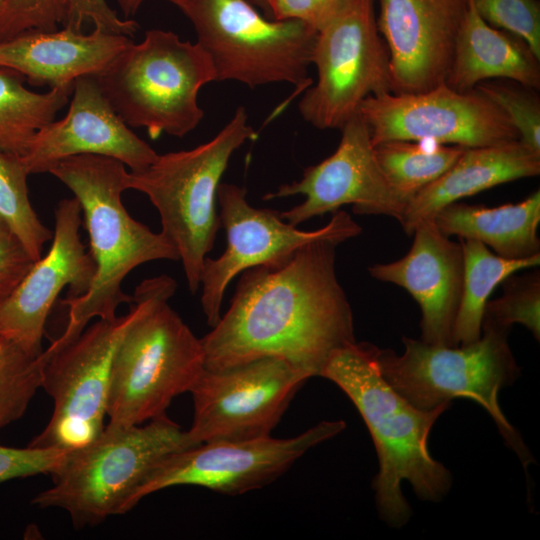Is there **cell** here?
<instances>
[{"instance_id":"74e56055","label":"cell","mask_w":540,"mask_h":540,"mask_svg":"<svg viewBox=\"0 0 540 540\" xmlns=\"http://www.w3.org/2000/svg\"><path fill=\"white\" fill-rule=\"evenodd\" d=\"M145 0H117L118 5L126 18L136 14ZM178 6L180 0H166Z\"/></svg>"},{"instance_id":"1f68e13d","label":"cell","mask_w":540,"mask_h":540,"mask_svg":"<svg viewBox=\"0 0 540 540\" xmlns=\"http://www.w3.org/2000/svg\"><path fill=\"white\" fill-rule=\"evenodd\" d=\"M472 2L486 23L521 38L540 59L538 0H472Z\"/></svg>"},{"instance_id":"52a82bcc","label":"cell","mask_w":540,"mask_h":540,"mask_svg":"<svg viewBox=\"0 0 540 540\" xmlns=\"http://www.w3.org/2000/svg\"><path fill=\"white\" fill-rule=\"evenodd\" d=\"M195 446L187 431L163 416L125 428L105 426L92 442L68 451L50 474L52 485L32 504L66 511L77 528L130 511V501L164 458Z\"/></svg>"},{"instance_id":"836d02e7","label":"cell","mask_w":540,"mask_h":540,"mask_svg":"<svg viewBox=\"0 0 540 540\" xmlns=\"http://www.w3.org/2000/svg\"><path fill=\"white\" fill-rule=\"evenodd\" d=\"M62 26L82 31V26L91 21L95 28L105 32L131 37L138 24L130 19H121L105 0H60Z\"/></svg>"},{"instance_id":"603a6c76","label":"cell","mask_w":540,"mask_h":540,"mask_svg":"<svg viewBox=\"0 0 540 540\" xmlns=\"http://www.w3.org/2000/svg\"><path fill=\"white\" fill-rule=\"evenodd\" d=\"M539 62L525 41L490 26L468 0L445 83L465 92L481 82L504 79L538 90Z\"/></svg>"},{"instance_id":"d4e9b609","label":"cell","mask_w":540,"mask_h":540,"mask_svg":"<svg viewBox=\"0 0 540 540\" xmlns=\"http://www.w3.org/2000/svg\"><path fill=\"white\" fill-rule=\"evenodd\" d=\"M459 241L464 256V279L453 331L454 346L468 345L481 337L485 306L499 283L519 270L540 264V254L525 259H508L495 254L479 241Z\"/></svg>"},{"instance_id":"e575fe53","label":"cell","mask_w":540,"mask_h":540,"mask_svg":"<svg viewBox=\"0 0 540 540\" xmlns=\"http://www.w3.org/2000/svg\"><path fill=\"white\" fill-rule=\"evenodd\" d=\"M68 451L27 446L15 448L0 445V483L39 474H52Z\"/></svg>"},{"instance_id":"9a60e30c","label":"cell","mask_w":540,"mask_h":540,"mask_svg":"<svg viewBox=\"0 0 540 540\" xmlns=\"http://www.w3.org/2000/svg\"><path fill=\"white\" fill-rule=\"evenodd\" d=\"M217 200L226 248L219 257L205 259L200 281L201 306L210 327L219 321L226 288L238 274L285 257L310 242L332 239L342 243L362 231L342 210L333 212L321 228L301 230L276 210L252 206L247 190L235 184L221 183Z\"/></svg>"},{"instance_id":"7a4b0ae2","label":"cell","mask_w":540,"mask_h":540,"mask_svg":"<svg viewBox=\"0 0 540 540\" xmlns=\"http://www.w3.org/2000/svg\"><path fill=\"white\" fill-rule=\"evenodd\" d=\"M377 349L369 342L348 343L330 355L320 376L335 383L362 416L378 456L372 487L379 516L400 528L412 515L401 490L403 480L423 501L439 502L451 488V472L428 449L431 429L451 402L432 410L413 406L381 376Z\"/></svg>"},{"instance_id":"d6986e66","label":"cell","mask_w":540,"mask_h":540,"mask_svg":"<svg viewBox=\"0 0 540 540\" xmlns=\"http://www.w3.org/2000/svg\"><path fill=\"white\" fill-rule=\"evenodd\" d=\"M71 96L67 114L41 127L21 156L29 174L48 173L58 161L83 154L114 158L131 172L158 157L117 114L94 75L77 78Z\"/></svg>"},{"instance_id":"9c48e42d","label":"cell","mask_w":540,"mask_h":540,"mask_svg":"<svg viewBox=\"0 0 540 540\" xmlns=\"http://www.w3.org/2000/svg\"><path fill=\"white\" fill-rule=\"evenodd\" d=\"M178 7L193 24L216 81L250 88L289 83L304 90L312 85L308 68L318 31L306 23L264 17L248 0H180Z\"/></svg>"},{"instance_id":"f1b7e54d","label":"cell","mask_w":540,"mask_h":540,"mask_svg":"<svg viewBox=\"0 0 540 540\" xmlns=\"http://www.w3.org/2000/svg\"><path fill=\"white\" fill-rule=\"evenodd\" d=\"M43 362L0 336V430L19 420L41 388Z\"/></svg>"},{"instance_id":"ab89813d","label":"cell","mask_w":540,"mask_h":540,"mask_svg":"<svg viewBox=\"0 0 540 540\" xmlns=\"http://www.w3.org/2000/svg\"><path fill=\"white\" fill-rule=\"evenodd\" d=\"M1 1H2V0H0V4H1Z\"/></svg>"},{"instance_id":"83f0119b","label":"cell","mask_w":540,"mask_h":540,"mask_svg":"<svg viewBox=\"0 0 540 540\" xmlns=\"http://www.w3.org/2000/svg\"><path fill=\"white\" fill-rule=\"evenodd\" d=\"M28 175L20 155L0 152V217L37 261L53 232L41 222L32 207Z\"/></svg>"},{"instance_id":"e0dca14e","label":"cell","mask_w":540,"mask_h":540,"mask_svg":"<svg viewBox=\"0 0 540 540\" xmlns=\"http://www.w3.org/2000/svg\"><path fill=\"white\" fill-rule=\"evenodd\" d=\"M79 201L61 200L49 251L34 262L25 277L0 306V336L27 354L39 357L46 320L58 295L70 286L69 297L83 295L96 271L95 261L80 239Z\"/></svg>"},{"instance_id":"484cf974","label":"cell","mask_w":540,"mask_h":540,"mask_svg":"<svg viewBox=\"0 0 540 540\" xmlns=\"http://www.w3.org/2000/svg\"><path fill=\"white\" fill-rule=\"evenodd\" d=\"M19 72L0 66V152L23 156L36 132L69 101L73 88L37 93Z\"/></svg>"},{"instance_id":"5bb4252c","label":"cell","mask_w":540,"mask_h":540,"mask_svg":"<svg viewBox=\"0 0 540 540\" xmlns=\"http://www.w3.org/2000/svg\"><path fill=\"white\" fill-rule=\"evenodd\" d=\"M358 113L373 145L406 140L472 148L519 140L505 113L484 94L445 82L423 92L368 96Z\"/></svg>"},{"instance_id":"f546056e","label":"cell","mask_w":540,"mask_h":540,"mask_svg":"<svg viewBox=\"0 0 540 540\" xmlns=\"http://www.w3.org/2000/svg\"><path fill=\"white\" fill-rule=\"evenodd\" d=\"M475 89L505 113L516 129L519 141L540 154V98L537 90L504 79L481 82Z\"/></svg>"},{"instance_id":"8992f818","label":"cell","mask_w":540,"mask_h":540,"mask_svg":"<svg viewBox=\"0 0 540 540\" xmlns=\"http://www.w3.org/2000/svg\"><path fill=\"white\" fill-rule=\"evenodd\" d=\"M509 330L482 322L481 337L468 345L441 346L403 337L404 351L377 349L383 379L418 409L432 410L455 397L480 404L525 471L534 458L499 405V392L520 375L509 347Z\"/></svg>"},{"instance_id":"44dd1931","label":"cell","mask_w":540,"mask_h":540,"mask_svg":"<svg viewBox=\"0 0 540 540\" xmlns=\"http://www.w3.org/2000/svg\"><path fill=\"white\" fill-rule=\"evenodd\" d=\"M130 42L98 28L89 34L67 27L29 30L0 42V66L19 72L31 85L73 88L77 78L103 70Z\"/></svg>"},{"instance_id":"6da1fadb","label":"cell","mask_w":540,"mask_h":540,"mask_svg":"<svg viewBox=\"0 0 540 540\" xmlns=\"http://www.w3.org/2000/svg\"><path fill=\"white\" fill-rule=\"evenodd\" d=\"M332 239L243 271L228 310L201 338L205 368L282 358L320 376L330 355L356 341L353 313L336 274Z\"/></svg>"},{"instance_id":"d590c367","label":"cell","mask_w":540,"mask_h":540,"mask_svg":"<svg viewBox=\"0 0 540 540\" xmlns=\"http://www.w3.org/2000/svg\"><path fill=\"white\" fill-rule=\"evenodd\" d=\"M354 0H272L270 19L298 20L320 31Z\"/></svg>"},{"instance_id":"ffe728a7","label":"cell","mask_w":540,"mask_h":540,"mask_svg":"<svg viewBox=\"0 0 540 540\" xmlns=\"http://www.w3.org/2000/svg\"><path fill=\"white\" fill-rule=\"evenodd\" d=\"M407 254L369 267L370 275L404 288L421 309V340L454 346L453 331L460 306L464 256L460 241L443 234L434 219L420 222Z\"/></svg>"},{"instance_id":"2e32d148","label":"cell","mask_w":540,"mask_h":540,"mask_svg":"<svg viewBox=\"0 0 540 540\" xmlns=\"http://www.w3.org/2000/svg\"><path fill=\"white\" fill-rule=\"evenodd\" d=\"M340 143L333 154L304 169L301 179L281 185L263 199L304 195L302 203L280 216L297 226L313 217L352 204L359 215H386L400 220L404 203L398 198L375 157L368 128L359 113L341 128Z\"/></svg>"},{"instance_id":"3957f363","label":"cell","mask_w":540,"mask_h":540,"mask_svg":"<svg viewBox=\"0 0 540 540\" xmlns=\"http://www.w3.org/2000/svg\"><path fill=\"white\" fill-rule=\"evenodd\" d=\"M48 173L65 184L79 201L89 235L96 271L88 290L67 297L68 323L62 334L43 350V361L74 341L93 318L114 319L132 296L122 282L137 266L155 260H179L174 245L160 232L133 219L122 203L128 189L125 165L111 157L83 154L62 159Z\"/></svg>"},{"instance_id":"30bf717a","label":"cell","mask_w":540,"mask_h":540,"mask_svg":"<svg viewBox=\"0 0 540 540\" xmlns=\"http://www.w3.org/2000/svg\"><path fill=\"white\" fill-rule=\"evenodd\" d=\"M129 304L126 314L98 319L43 362L41 388L54 408L45 428L28 446L72 451L103 432L114 354L141 309L135 291Z\"/></svg>"},{"instance_id":"8d00e7d4","label":"cell","mask_w":540,"mask_h":540,"mask_svg":"<svg viewBox=\"0 0 540 540\" xmlns=\"http://www.w3.org/2000/svg\"><path fill=\"white\" fill-rule=\"evenodd\" d=\"M34 262L19 238L0 217V306L13 293Z\"/></svg>"},{"instance_id":"5b68a950","label":"cell","mask_w":540,"mask_h":540,"mask_svg":"<svg viewBox=\"0 0 540 540\" xmlns=\"http://www.w3.org/2000/svg\"><path fill=\"white\" fill-rule=\"evenodd\" d=\"M256 133L244 107L209 141L189 150L158 155L147 168L129 172L128 189L145 194L157 209L161 233L176 248L188 289L200 288L205 259L220 225L218 188L236 150Z\"/></svg>"},{"instance_id":"cb8c5ba5","label":"cell","mask_w":540,"mask_h":540,"mask_svg":"<svg viewBox=\"0 0 540 540\" xmlns=\"http://www.w3.org/2000/svg\"><path fill=\"white\" fill-rule=\"evenodd\" d=\"M446 236L479 241L504 258L525 259L540 254V191L518 203L496 207L455 202L434 217Z\"/></svg>"},{"instance_id":"ac0fdd59","label":"cell","mask_w":540,"mask_h":540,"mask_svg":"<svg viewBox=\"0 0 540 540\" xmlns=\"http://www.w3.org/2000/svg\"><path fill=\"white\" fill-rule=\"evenodd\" d=\"M468 0H379L377 27L389 53L393 93L445 82Z\"/></svg>"},{"instance_id":"f35d334b","label":"cell","mask_w":540,"mask_h":540,"mask_svg":"<svg viewBox=\"0 0 540 540\" xmlns=\"http://www.w3.org/2000/svg\"><path fill=\"white\" fill-rule=\"evenodd\" d=\"M254 6L261 8L265 17L270 18V6L272 0H248Z\"/></svg>"},{"instance_id":"ba28073f","label":"cell","mask_w":540,"mask_h":540,"mask_svg":"<svg viewBox=\"0 0 540 540\" xmlns=\"http://www.w3.org/2000/svg\"><path fill=\"white\" fill-rule=\"evenodd\" d=\"M94 76L122 120L145 128L152 139L193 131L204 115L199 91L216 81L212 62L197 42L160 29L146 31L138 44L131 41Z\"/></svg>"},{"instance_id":"4dcf8cb0","label":"cell","mask_w":540,"mask_h":540,"mask_svg":"<svg viewBox=\"0 0 540 540\" xmlns=\"http://www.w3.org/2000/svg\"><path fill=\"white\" fill-rule=\"evenodd\" d=\"M482 322H487L506 330H509L513 324H522L539 341V272L509 280L503 295L487 302Z\"/></svg>"},{"instance_id":"8fae6325","label":"cell","mask_w":540,"mask_h":540,"mask_svg":"<svg viewBox=\"0 0 540 540\" xmlns=\"http://www.w3.org/2000/svg\"><path fill=\"white\" fill-rule=\"evenodd\" d=\"M317 80L298 109L318 129H340L371 95L391 92L389 53L374 0L354 2L318 31L312 57Z\"/></svg>"},{"instance_id":"4fadbf2b","label":"cell","mask_w":540,"mask_h":540,"mask_svg":"<svg viewBox=\"0 0 540 540\" xmlns=\"http://www.w3.org/2000/svg\"><path fill=\"white\" fill-rule=\"evenodd\" d=\"M345 427L342 420L322 421L291 438L217 440L177 451L150 472L133 495L130 510L144 497L179 485L200 486L232 496L261 488Z\"/></svg>"},{"instance_id":"d6a6232c","label":"cell","mask_w":540,"mask_h":540,"mask_svg":"<svg viewBox=\"0 0 540 540\" xmlns=\"http://www.w3.org/2000/svg\"><path fill=\"white\" fill-rule=\"evenodd\" d=\"M61 22L60 0H2L0 42L29 30L52 31Z\"/></svg>"},{"instance_id":"4316f807","label":"cell","mask_w":540,"mask_h":540,"mask_svg":"<svg viewBox=\"0 0 540 540\" xmlns=\"http://www.w3.org/2000/svg\"><path fill=\"white\" fill-rule=\"evenodd\" d=\"M464 149L457 145L406 140L374 145L377 162L404 205L446 172Z\"/></svg>"},{"instance_id":"7c38bea8","label":"cell","mask_w":540,"mask_h":540,"mask_svg":"<svg viewBox=\"0 0 540 540\" xmlns=\"http://www.w3.org/2000/svg\"><path fill=\"white\" fill-rule=\"evenodd\" d=\"M309 378L302 369L273 356L204 368L190 391L194 414L188 436L195 445L271 436Z\"/></svg>"},{"instance_id":"7402d4cb","label":"cell","mask_w":540,"mask_h":540,"mask_svg":"<svg viewBox=\"0 0 540 540\" xmlns=\"http://www.w3.org/2000/svg\"><path fill=\"white\" fill-rule=\"evenodd\" d=\"M540 173V154L519 140L465 148L439 178L415 194L399 220L406 234L424 220L434 219L444 207L497 185Z\"/></svg>"},{"instance_id":"277c9868","label":"cell","mask_w":540,"mask_h":540,"mask_svg":"<svg viewBox=\"0 0 540 540\" xmlns=\"http://www.w3.org/2000/svg\"><path fill=\"white\" fill-rule=\"evenodd\" d=\"M176 288L172 277L159 275L135 289L141 309L114 354L109 427L125 428L166 416L172 400L190 392L205 368L201 339L168 303Z\"/></svg>"}]
</instances>
